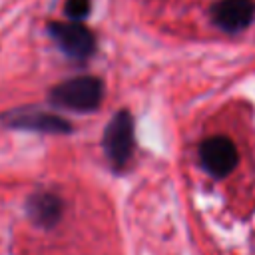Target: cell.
Returning <instances> with one entry per match:
<instances>
[{
	"label": "cell",
	"instance_id": "obj_1",
	"mask_svg": "<svg viewBox=\"0 0 255 255\" xmlns=\"http://www.w3.org/2000/svg\"><path fill=\"white\" fill-rule=\"evenodd\" d=\"M104 100V84L96 76L70 78L50 90V102L74 112H94Z\"/></svg>",
	"mask_w": 255,
	"mask_h": 255
},
{
	"label": "cell",
	"instance_id": "obj_2",
	"mask_svg": "<svg viewBox=\"0 0 255 255\" xmlns=\"http://www.w3.org/2000/svg\"><path fill=\"white\" fill-rule=\"evenodd\" d=\"M135 145V135H133V118L128 110H120L106 126L104 137H102V147L114 169H124L128 161L131 159Z\"/></svg>",
	"mask_w": 255,
	"mask_h": 255
},
{
	"label": "cell",
	"instance_id": "obj_3",
	"mask_svg": "<svg viewBox=\"0 0 255 255\" xmlns=\"http://www.w3.org/2000/svg\"><path fill=\"white\" fill-rule=\"evenodd\" d=\"M48 34L72 60L84 62L96 52V38L82 22H50Z\"/></svg>",
	"mask_w": 255,
	"mask_h": 255
},
{
	"label": "cell",
	"instance_id": "obj_4",
	"mask_svg": "<svg viewBox=\"0 0 255 255\" xmlns=\"http://www.w3.org/2000/svg\"><path fill=\"white\" fill-rule=\"evenodd\" d=\"M199 159L205 171H209L213 177H225L233 171L237 165V147L235 143L225 135H213L203 139L199 145Z\"/></svg>",
	"mask_w": 255,
	"mask_h": 255
},
{
	"label": "cell",
	"instance_id": "obj_5",
	"mask_svg": "<svg viewBox=\"0 0 255 255\" xmlns=\"http://www.w3.org/2000/svg\"><path fill=\"white\" fill-rule=\"evenodd\" d=\"M2 122L16 129H34L44 133H68L72 129L68 120L42 110H12L2 118Z\"/></svg>",
	"mask_w": 255,
	"mask_h": 255
},
{
	"label": "cell",
	"instance_id": "obj_6",
	"mask_svg": "<svg viewBox=\"0 0 255 255\" xmlns=\"http://www.w3.org/2000/svg\"><path fill=\"white\" fill-rule=\"evenodd\" d=\"M213 22L225 32H239L247 28L255 16L253 0H219L211 8Z\"/></svg>",
	"mask_w": 255,
	"mask_h": 255
},
{
	"label": "cell",
	"instance_id": "obj_7",
	"mask_svg": "<svg viewBox=\"0 0 255 255\" xmlns=\"http://www.w3.org/2000/svg\"><path fill=\"white\" fill-rule=\"evenodd\" d=\"M28 215L32 217L34 223L42 225V227H52L60 221L62 217V199L52 193V191H40L34 193L28 199Z\"/></svg>",
	"mask_w": 255,
	"mask_h": 255
},
{
	"label": "cell",
	"instance_id": "obj_8",
	"mask_svg": "<svg viewBox=\"0 0 255 255\" xmlns=\"http://www.w3.org/2000/svg\"><path fill=\"white\" fill-rule=\"evenodd\" d=\"M90 0H66L64 12L70 18V22H82L88 14H90Z\"/></svg>",
	"mask_w": 255,
	"mask_h": 255
}]
</instances>
